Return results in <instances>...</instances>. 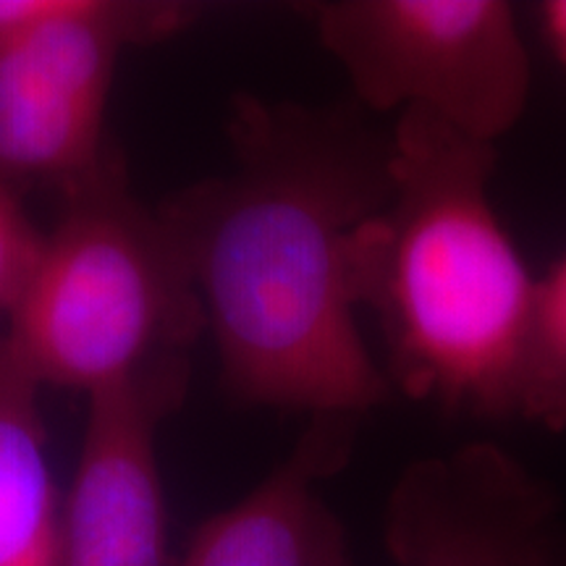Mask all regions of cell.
<instances>
[{
  "label": "cell",
  "mask_w": 566,
  "mask_h": 566,
  "mask_svg": "<svg viewBox=\"0 0 566 566\" xmlns=\"http://www.w3.org/2000/svg\"><path fill=\"white\" fill-rule=\"evenodd\" d=\"M0 566H61L55 493L40 386L0 334Z\"/></svg>",
  "instance_id": "cell-9"
},
{
  "label": "cell",
  "mask_w": 566,
  "mask_h": 566,
  "mask_svg": "<svg viewBox=\"0 0 566 566\" xmlns=\"http://www.w3.org/2000/svg\"><path fill=\"white\" fill-rule=\"evenodd\" d=\"M189 370H160L87 396L74 475L61 499V566H166L158 428Z\"/></svg>",
  "instance_id": "cell-7"
},
{
  "label": "cell",
  "mask_w": 566,
  "mask_h": 566,
  "mask_svg": "<svg viewBox=\"0 0 566 566\" xmlns=\"http://www.w3.org/2000/svg\"><path fill=\"white\" fill-rule=\"evenodd\" d=\"M543 34H546L551 51L566 69V0H548L541 6Z\"/></svg>",
  "instance_id": "cell-13"
},
{
  "label": "cell",
  "mask_w": 566,
  "mask_h": 566,
  "mask_svg": "<svg viewBox=\"0 0 566 566\" xmlns=\"http://www.w3.org/2000/svg\"><path fill=\"white\" fill-rule=\"evenodd\" d=\"M359 415H313L294 451L244 499L195 530L179 566H352L321 485L349 464Z\"/></svg>",
  "instance_id": "cell-8"
},
{
  "label": "cell",
  "mask_w": 566,
  "mask_h": 566,
  "mask_svg": "<svg viewBox=\"0 0 566 566\" xmlns=\"http://www.w3.org/2000/svg\"><path fill=\"white\" fill-rule=\"evenodd\" d=\"M233 166L160 208L223 388L250 407L359 415L391 384L359 334V254L394 192L391 134L357 108L239 95Z\"/></svg>",
  "instance_id": "cell-1"
},
{
  "label": "cell",
  "mask_w": 566,
  "mask_h": 566,
  "mask_svg": "<svg viewBox=\"0 0 566 566\" xmlns=\"http://www.w3.org/2000/svg\"><path fill=\"white\" fill-rule=\"evenodd\" d=\"M42 233L32 223L21 197L0 187V321H9L11 310L24 294L38 263Z\"/></svg>",
  "instance_id": "cell-11"
},
{
  "label": "cell",
  "mask_w": 566,
  "mask_h": 566,
  "mask_svg": "<svg viewBox=\"0 0 566 566\" xmlns=\"http://www.w3.org/2000/svg\"><path fill=\"white\" fill-rule=\"evenodd\" d=\"M516 415L554 433L566 430V254L535 286L516 380Z\"/></svg>",
  "instance_id": "cell-10"
},
{
  "label": "cell",
  "mask_w": 566,
  "mask_h": 566,
  "mask_svg": "<svg viewBox=\"0 0 566 566\" xmlns=\"http://www.w3.org/2000/svg\"><path fill=\"white\" fill-rule=\"evenodd\" d=\"M69 0H0V48L45 24Z\"/></svg>",
  "instance_id": "cell-12"
},
{
  "label": "cell",
  "mask_w": 566,
  "mask_h": 566,
  "mask_svg": "<svg viewBox=\"0 0 566 566\" xmlns=\"http://www.w3.org/2000/svg\"><path fill=\"white\" fill-rule=\"evenodd\" d=\"M391 147L394 192L357 273L388 384L451 415L512 417L537 279L493 210L495 145L405 111Z\"/></svg>",
  "instance_id": "cell-2"
},
{
  "label": "cell",
  "mask_w": 566,
  "mask_h": 566,
  "mask_svg": "<svg viewBox=\"0 0 566 566\" xmlns=\"http://www.w3.org/2000/svg\"><path fill=\"white\" fill-rule=\"evenodd\" d=\"M195 13L176 3L69 0L0 48V187L19 197L42 184L69 192L101 171L124 51L187 30Z\"/></svg>",
  "instance_id": "cell-5"
},
{
  "label": "cell",
  "mask_w": 566,
  "mask_h": 566,
  "mask_svg": "<svg viewBox=\"0 0 566 566\" xmlns=\"http://www.w3.org/2000/svg\"><path fill=\"white\" fill-rule=\"evenodd\" d=\"M386 548L399 566H566V525L546 483L475 441L401 472Z\"/></svg>",
  "instance_id": "cell-6"
},
{
  "label": "cell",
  "mask_w": 566,
  "mask_h": 566,
  "mask_svg": "<svg viewBox=\"0 0 566 566\" xmlns=\"http://www.w3.org/2000/svg\"><path fill=\"white\" fill-rule=\"evenodd\" d=\"M315 34L373 113L420 111L501 139L530 101V55L504 0H328Z\"/></svg>",
  "instance_id": "cell-4"
},
{
  "label": "cell",
  "mask_w": 566,
  "mask_h": 566,
  "mask_svg": "<svg viewBox=\"0 0 566 566\" xmlns=\"http://www.w3.org/2000/svg\"><path fill=\"white\" fill-rule=\"evenodd\" d=\"M205 331L187 260L160 210L126 189L116 160L63 192L38 263L0 334L40 388L84 396L189 370Z\"/></svg>",
  "instance_id": "cell-3"
}]
</instances>
